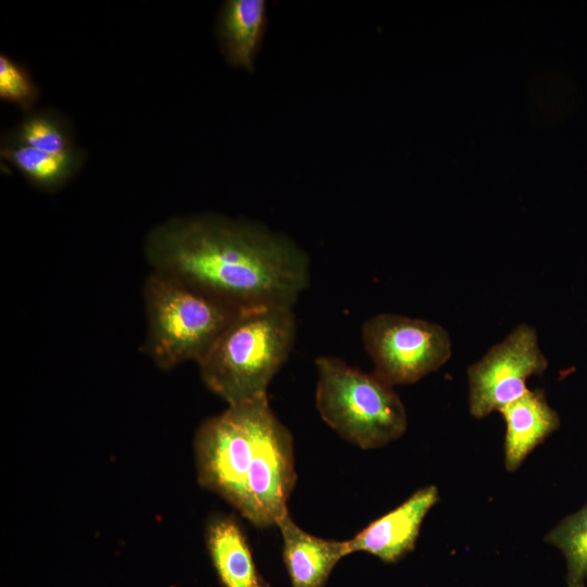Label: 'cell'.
Here are the masks:
<instances>
[{"instance_id": "5b68a950", "label": "cell", "mask_w": 587, "mask_h": 587, "mask_svg": "<svg viewBox=\"0 0 587 587\" xmlns=\"http://www.w3.org/2000/svg\"><path fill=\"white\" fill-rule=\"evenodd\" d=\"M143 351L161 370L205 357L239 312L172 278L151 272L143 284Z\"/></svg>"}, {"instance_id": "3957f363", "label": "cell", "mask_w": 587, "mask_h": 587, "mask_svg": "<svg viewBox=\"0 0 587 587\" xmlns=\"http://www.w3.org/2000/svg\"><path fill=\"white\" fill-rule=\"evenodd\" d=\"M295 337L292 307L240 310L198 363L201 378L227 405L264 395Z\"/></svg>"}, {"instance_id": "9a60e30c", "label": "cell", "mask_w": 587, "mask_h": 587, "mask_svg": "<svg viewBox=\"0 0 587 587\" xmlns=\"http://www.w3.org/2000/svg\"><path fill=\"white\" fill-rule=\"evenodd\" d=\"M9 138L54 155H72L78 150L65 120L43 110L28 114Z\"/></svg>"}, {"instance_id": "8992f818", "label": "cell", "mask_w": 587, "mask_h": 587, "mask_svg": "<svg viewBox=\"0 0 587 587\" xmlns=\"http://www.w3.org/2000/svg\"><path fill=\"white\" fill-rule=\"evenodd\" d=\"M362 340L374 373L391 386L415 383L451 357V339L442 326L399 314L383 313L365 321Z\"/></svg>"}, {"instance_id": "4fadbf2b", "label": "cell", "mask_w": 587, "mask_h": 587, "mask_svg": "<svg viewBox=\"0 0 587 587\" xmlns=\"http://www.w3.org/2000/svg\"><path fill=\"white\" fill-rule=\"evenodd\" d=\"M0 154L32 185L54 191L64 186L83 163L80 151L72 155H54L15 141L8 136L2 140Z\"/></svg>"}, {"instance_id": "2e32d148", "label": "cell", "mask_w": 587, "mask_h": 587, "mask_svg": "<svg viewBox=\"0 0 587 587\" xmlns=\"http://www.w3.org/2000/svg\"><path fill=\"white\" fill-rule=\"evenodd\" d=\"M39 89L27 70L9 58L0 54V99L28 111L36 103Z\"/></svg>"}, {"instance_id": "6da1fadb", "label": "cell", "mask_w": 587, "mask_h": 587, "mask_svg": "<svg viewBox=\"0 0 587 587\" xmlns=\"http://www.w3.org/2000/svg\"><path fill=\"white\" fill-rule=\"evenodd\" d=\"M143 252L152 272L239 311L292 307L310 284L308 254L290 238L216 214L157 225Z\"/></svg>"}, {"instance_id": "30bf717a", "label": "cell", "mask_w": 587, "mask_h": 587, "mask_svg": "<svg viewBox=\"0 0 587 587\" xmlns=\"http://www.w3.org/2000/svg\"><path fill=\"white\" fill-rule=\"evenodd\" d=\"M205 548L222 587H268L260 575L246 533L232 514H212L204 528Z\"/></svg>"}, {"instance_id": "52a82bcc", "label": "cell", "mask_w": 587, "mask_h": 587, "mask_svg": "<svg viewBox=\"0 0 587 587\" xmlns=\"http://www.w3.org/2000/svg\"><path fill=\"white\" fill-rule=\"evenodd\" d=\"M547 366L534 327L516 326L469 367L470 413L483 419L500 411L528 390L529 376L542 374Z\"/></svg>"}, {"instance_id": "8fae6325", "label": "cell", "mask_w": 587, "mask_h": 587, "mask_svg": "<svg viewBox=\"0 0 587 587\" xmlns=\"http://www.w3.org/2000/svg\"><path fill=\"white\" fill-rule=\"evenodd\" d=\"M505 422L504 466L515 472L527 455L560 427L542 390H527L499 411Z\"/></svg>"}, {"instance_id": "5bb4252c", "label": "cell", "mask_w": 587, "mask_h": 587, "mask_svg": "<svg viewBox=\"0 0 587 587\" xmlns=\"http://www.w3.org/2000/svg\"><path fill=\"white\" fill-rule=\"evenodd\" d=\"M544 539L562 552L566 563L567 587H585L587 580V501L579 510L562 519Z\"/></svg>"}, {"instance_id": "9c48e42d", "label": "cell", "mask_w": 587, "mask_h": 587, "mask_svg": "<svg viewBox=\"0 0 587 587\" xmlns=\"http://www.w3.org/2000/svg\"><path fill=\"white\" fill-rule=\"evenodd\" d=\"M291 587H324L340 559L350 554L347 540H329L299 527L289 512L276 524Z\"/></svg>"}, {"instance_id": "277c9868", "label": "cell", "mask_w": 587, "mask_h": 587, "mask_svg": "<svg viewBox=\"0 0 587 587\" xmlns=\"http://www.w3.org/2000/svg\"><path fill=\"white\" fill-rule=\"evenodd\" d=\"M315 365L316 409L339 436L362 449H376L404 434L407 411L394 386L339 358L320 357Z\"/></svg>"}, {"instance_id": "ba28073f", "label": "cell", "mask_w": 587, "mask_h": 587, "mask_svg": "<svg viewBox=\"0 0 587 587\" xmlns=\"http://www.w3.org/2000/svg\"><path fill=\"white\" fill-rule=\"evenodd\" d=\"M438 500L436 486L417 489L400 505L347 540L349 552H367L386 563L401 560L414 549L423 521Z\"/></svg>"}, {"instance_id": "7a4b0ae2", "label": "cell", "mask_w": 587, "mask_h": 587, "mask_svg": "<svg viewBox=\"0 0 587 587\" xmlns=\"http://www.w3.org/2000/svg\"><path fill=\"white\" fill-rule=\"evenodd\" d=\"M193 453L198 484L255 527L276 525L288 512L297 480L294 439L266 394L202 422Z\"/></svg>"}, {"instance_id": "7c38bea8", "label": "cell", "mask_w": 587, "mask_h": 587, "mask_svg": "<svg viewBox=\"0 0 587 587\" xmlns=\"http://www.w3.org/2000/svg\"><path fill=\"white\" fill-rule=\"evenodd\" d=\"M267 24L264 0H227L216 21L221 50L232 66L251 72Z\"/></svg>"}]
</instances>
